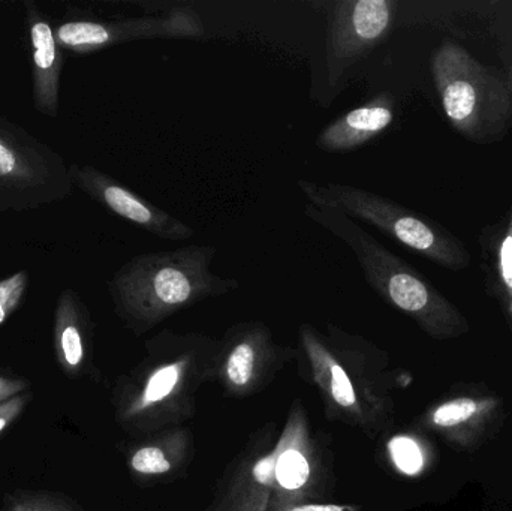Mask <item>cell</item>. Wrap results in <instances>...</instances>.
I'll use <instances>...</instances> for the list:
<instances>
[{
  "mask_svg": "<svg viewBox=\"0 0 512 511\" xmlns=\"http://www.w3.org/2000/svg\"><path fill=\"white\" fill-rule=\"evenodd\" d=\"M216 254L215 246L188 245L135 255L110 281L120 317L143 335L185 309L236 291L237 279L213 272Z\"/></svg>",
  "mask_w": 512,
  "mask_h": 511,
  "instance_id": "obj_1",
  "label": "cell"
},
{
  "mask_svg": "<svg viewBox=\"0 0 512 511\" xmlns=\"http://www.w3.org/2000/svg\"><path fill=\"white\" fill-rule=\"evenodd\" d=\"M147 348L146 374L129 414L158 434L194 416L201 386L218 378L219 341L203 333L162 330Z\"/></svg>",
  "mask_w": 512,
  "mask_h": 511,
  "instance_id": "obj_2",
  "label": "cell"
},
{
  "mask_svg": "<svg viewBox=\"0 0 512 511\" xmlns=\"http://www.w3.org/2000/svg\"><path fill=\"white\" fill-rule=\"evenodd\" d=\"M432 77L451 128L480 146L504 140L512 126V81L465 47L447 41L432 57Z\"/></svg>",
  "mask_w": 512,
  "mask_h": 511,
  "instance_id": "obj_3",
  "label": "cell"
},
{
  "mask_svg": "<svg viewBox=\"0 0 512 511\" xmlns=\"http://www.w3.org/2000/svg\"><path fill=\"white\" fill-rule=\"evenodd\" d=\"M298 188L306 200L322 201L348 218L376 228L442 269L462 272L471 266V252L459 237L429 216L414 212L397 201L342 183L318 185L309 180H298Z\"/></svg>",
  "mask_w": 512,
  "mask_h": 511,
  "instance_id": "obj_4",
  "label": "cell"
},
{
  "mask_svg": "<svg viewBox=\"0 0 512 511\" xmlns=\"http://www.w3.org/2000/svg\"><path fill=\"white\" fill-rule=\"evenodd\" d=\"M300 350L327 405V417L370 431L379 425L384 402L372 390L360 389L346 368L348 333L330 326L328 335L312 324L298 330Z\"/></svg>",
  "mask_w": 512,
  "mask_h": 511,
  "instance_id": "obj_5",
  "label": "cell"
},
{
  "mask_svg": "<svg viewBox=\"0 0 512 511\" xmlns=\"http://www.w3.org/2000/svg\"><path fill=\"white\" fill-rule=\"evenodd\" d=\"M396 0H339L327 32V77L337 86L346 72L385 41L396 21Z\"/></svg>",
  "mask_w": 512,
  "mask_h": 511,
  "instance_id": "obj_6",
  "label": "cell"
},
{
  "mask_svg": "<svg viewBox=\"0 0 512 511\" xmlns=\"http://www.w3.org/2000/svg\"><path fill=\"white\" fill-rule=\"evenodd\" d=\"M57 42L77 53H92L123 42L143 39H201L206 35L203 20L189 6L149 17L120 18L110 21H68L57 27Z\"/></svg>",
  "mask_w": 512,
  "mask_h": 511,
  "instance_id": "obj_7",
  "label": "cell"
},
{
  "mask_svg": "<svg viewBox=\"0 0 512 511\" xmlns=\"http://www.w3.org/2000/svg\"><path fill=\"white\" fill-rule=\"evenodd\" d=\"M291 357V348L277 344L267 324H234L219 341L218 378L230 395H251Z\"/></svg>",
  "mask_w": 512,
  "mask_h": 511,
  "instance_id": "obj_8",
  "label": "cell"
},
{
  "mask_svg": "<svg viewBox=\"0 0 512 511\" xmlns=\"http://www.w3.org/2000/svg\"><path fill=\"white\" fill-rule=\"evenodd\" d=\"M267 425L252 438L228 474L210 511H268L276 489V464L282 437Z\"/></svg>",
  "mask_w": 512,
  "mask_h": 511,
  "instance_id": "obj_9",
  "label": "cell"
},
{
  "mask_svg": "<svg viewBox=\"0 0 512 511\" xmlns=\"http://www.w3.org/2000/svg\"><path fill=\"white\" fill-rule=\"evenodd\" d=\"M71 173L74 182L93 200L140 230L165 242H182L195 236L194 228L102 171L93 167H74Z\"/></svg>",
  "mask_w": 512,
  "mask_h": 511,
  "instance_id": "obj_10",
  "label": "cell"
},
{
  "mask_svg": "<svg viewBox=\"0 0 512 511\" xmlns=\"http://www.w3.org/2000/svg\"><path fill=\"white\" fill-rule=\"evenodd\" d=\"M280 437L282 450L276 464V489L268 511H282L307 503V489L312 486L315 476L310 462L312 450L309 447L306 416L298 405L289 414Z\"/></svg>",
  "mask_w": 512,
  "mask_h": 511,
  "instance_id": "obj_11",
  "label": "cell"
},
{
  "mask_svg": "<svg viewBox=\"0 0 512 511\" xmlns=\"http://www.w3.org/2000/svg\"><path fill=\"white\" fill-rule=\"evenodd\" d=\"M396 120V98L391 92L375 98L334 120L316 137V147L328 153L351 152L384 134Z\"/></svg>",
  "mask_w": 512,
  "mask_h": 511,
  "instance_id": "obj_12",
  "label": "cell"
},
{
  "mask_svg": "<svg viewBox=\"0 0 512 511\" xmlns=\"http://www.w3.org/2000/svg\"><path fill=\"white\" fill-rule=\"evenodd\" d=\"M480 248L487 293L512 332V201L504 216L481 230Z\"/></svg>",
  "mask_w": 512,
  "mask_h": 511,
  "instance_id": "obj_13",
  "label": "cell"
},
{
  "mask_svg": "<svg viewBox=\"0 0 512 511\" xmlns=\"http://www.w3.org/2000/svg\"><path fill=\"white\" fill-rule=\"evenodd\" d=\"M29 8L30 45L33 62V101L45 116L56 117L59 108L60 69L62 56L50 23L38 14L32 3Z\"/></svg>",
  "mask_w": 512,
  "mask_h": 511,
  "instance_id": "obj_14",
  "label": "cell"
},
{
  "mask_svg": "<svg viewBox=\"0 0 512 511\" xmlns=\"http://www.w3.org/2000/svg\"><path fill=\"white\" fill-rule=\"evenodd\" d=\"M188 432L183 429H170L155 438L153 443L140 447L132 455L131 467L135 473L146 477H162L174 473L185 462L189 450Z\"/></svg>",
  "mask_w": 512,
  "mask_h": 511,
  "instance_id": "obj_15",
  "label": "cell"
},
{
  "mask_svg": "<svg viewBox=\"0 0 512 511\" xmlns=\"http://www.w3.org/2000/svg\"><path fill=\"white\" fill-rule=\"evenodd\" d=\"M496 405L498 401L495 399L459 396L433 408L429 414V425L436 431L445 432L448 437L457 438L483 425Z\"/></svg>",
  "mask_w": 512,
  "mask_h": 511,
  "instance_id": "obj_16",
  "label": "cell"
},
{
  "mask_svg": "<svg viewBox=\"0 0 512 511\" xmlns=\"http://www.w3.org/2000/svg\"><path fill=\"white\" fill-rule=\"evenodd\" d=\"M44 170L38 167L35 159L24 152L20 144L11 140L8 134L0 131V183L9 186H35L42 180Z\"/></svg>",
  "mask_w": 512,
  "mask_h": 511,
  "instance_id": "obj_17",
  "label": "cell"
},
{
  "mask_svg": "<svg viewBox=\"0 0 512 511\" xmlns=\"http://www.w3.org/2000/svg\"><path fill=\"white\" fill-rule=\"evenodd\" d=\"M391 459L402 473L408 476L420 473L424 465L423 453L420 447L409 437H396L388 444Z\"/></svg>",
  "mask_w": 512,
  "mask_h": 511,
  "instance_id": "obj_18",
  "label": "cell"
},
{
  "mask_svg": "<svg viewBox=\"0 0 512 511\" xmlns=\"http://www.w3.org/2000/svg\"><path fill=\"white\" fill-rule=\"evenodd\" d=\"M27 281L29 276L24 270L9 276L5 281H0V324L17 308L26 291Z\"/></svg>",
  "mask_w": 512,
  "mask_h": 511,
  "instance_id": "obj_19",
  "label": "cell"
},
{
  "mask_svg": "<svg viewBox=\"0 0 512 511\" xmlns=\"http://www.w3.org/2000/svg\"><path fill=\"white\" fill-rule=\"evenodd\" d=\"M60 344H62L63 354L66 362L71 366H77L83 359V338L77 326L69 323L60 335Z\"/></svg>",
  "mask_w": 512,
  "mask_h": 511,
  "instance_id": "obj_20",
  "label": "cell"
},
{
  "mask_svg": "<svg viewBox=\"0 0 512 511\" xmlns=\"http://www.w3.org/2000/svg\"><path fill=\"white\" fill-rule=\"evenodd\" d=\"M282 511H357L348 506H339V504H321V503H304L298 506L288 507Z\"/></svg>",
  "mask_w": 512,
  "mask_h": 511,
  "instance_id": "obj_21",
  "label": "cell"
}]
</instances>
